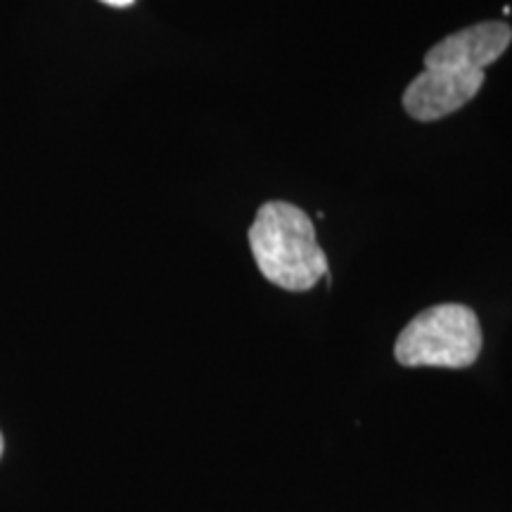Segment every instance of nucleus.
Returning <instances> with one entry per match:
<instances>
[{
  "label": "nucleus",
  "mask_w": 512,
  "mask_h": 512,
  "mask_svg": "<svg viewBox=\"0 0 512 512\" xmlns=\"http://www.w3.org/2000/svg\"><path fill=\"white\" fill-rule=\"evenodd\" d=\"M482 351L477 313L463 304H439L415 316L396 339L394 356L406 368H467Z\"/></svg>",
  "instance_id": "3"
},
{
  "label": "nucleus",
  "mask_w": 512,
  "mask_h": 512,
  "mask_svg": "<svg viewBox=\"0 0 512 512\" xmlns=\"http://www.w3.org/2000/svg\"><path fill=\"white\" fill-rule=\"evenodd\" d=\"M100 3L112 5V8H128V5H133L136 0H100Z\"/></svg>",
  "instance_id": "4"
},
{
  "label": "nucleus",
  "mask_w": 512,
  "mask_h": 512,
  "mask_svg": "<svg viewBox=\"0 0 512 512\" xmlns=\"http://www.w3.org/2000/svg\"><path fill=\"white\" fill-rule=\"evenodd\" d=\"M249 247L261 275L283 290L306 292L328 275V256L313 221L290 202L261 204L249 228Z\"/></svg>",
  "instance_id": "2"
},
{
  "label": "nucleus",
  "mask_w": 512,
  "mask_h": 512,
  "mask_svg": "<svg viewBox=\"0 0 512 512\" xmlns=\"http://www.w3.org/2000/svg\"><path fill=\"white\" fill-rule=\"evenodd\" d=\"M512 29L482 22L446 36L425 55V69L403 93V107L418 121H437L465 107L484 86V69L503 57Z\"/></svg>",
  "instance_id": "1"
},
{
  "label": "nucleus",
  "mask_w": 512,
  "mask_h": 512,
  "mask_svg": "<svg viewBox=\"0 0 512 512\" xmlns=\"http://www.w3.org/2000/svg\"><path fill=\"white\" fill-rule=\"evenodd\" d=\"M0 456H3V434H0Z\"/></svg>",
  "instance_id": "5"
}]
</instances>
